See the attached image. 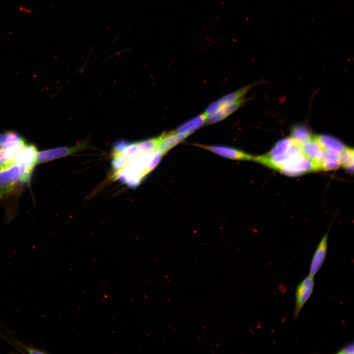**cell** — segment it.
<instances>
[{"mask_svg":"<svg viewBox=\"0 0 354 354\" xmlns=\"http://www.w3.org/2000/svg\"><path fill=\"white\" fill-rule=\"evenodd\" d=\"M341 165L346 169L353 172L354 165V150L353 148L347 147L340 154Z\"/></svg>","mask_w":354,"mask_h":354,"instance_id":"d6986e66","label":"cell"},{"mask_svg":"<svg viewBox=\"0 0 354 354\" xmlns=\"http://www.w3.org/2000/svg\"><path fill=\"white\" fill-rule=\"evenodd\" d=\"M88 146V142L86 140L73 146L58 147L37 152L36 163L39 164L70 155L86 149Z\"/></svg>","mask_w":354,"mask_h":354,"instance_id":"277c9868","label":"cell"},{"mask_svg":"<svg viewBox=\"0 0 354 354\" xmlns=\"http://www.w3.org/2000/svg\"><path fill=\"white\" fill-rule=\"evenodd\" d=\"M327 247V235H325L317 247L311 262L309 275L314 276L325 260Z\"/></svg>","mask_w":354,"mask_h":354,"instance_id":"8fae6325","label":"cell"},{"mask_svg":"<svg viewBox=\"0 0 354 354\" xmlns=\"http://www.w3.org/2000/svg\"><path fill=\"white\" fill-rule=\"evenodd\" d=\"M207 118L204 113L199 115L179 126L175 131L187 137L203 125L206 123Z\"/></svg>","mask_w":354,"mask_h":354,"instance_id":"5bb4252c","label":"cell"},{"mask_svg":"<svg viewBox=\"0 0 354 354\" xmlns=\"http://www.w3.org/2000/svg\"><path fill=\"white\" fill-rule=\"evenodd\" d=\"M24 142H26L24 138L15 132L0 134V144L3 145V149H7Z\"/></svg>","mask_w":354,"mask_h":354,"instance_id":"e0dca14e","label":"cell"},{"mask_svg":"<svg viewBox=\"0 0 354 354\" xmlns=\"http://www.w3.org/2000/svg\"><path fill=\"white\" fill-rule=\"evenodd\" d=\"M1 149H3V145L0 144V150Z\"/></svg>","mask_w":354,"mask_h":354,"instance_id":"603a6c76","label":"cell"},{"mask_svg":"<svg viewBox=\"0 0 354 354\" xmlns=\"http://www.w3.org/2000/svg\"><path fill=\"white\" fill-rule=\"evenodd\" d=\"M36 147L27 144L16 154L14 162L19 167L20 180L28 183L30 180L32 171L36 165Z\"/></svg>","mask_w":354,"mask_h":354,"instance_id":"3957f363","label":"cell"},{"mask_svg":"<svg viewBox=\"0 0 354 354\" xmlns=\"http://www.w3.org/2000/svg\"><path fill=\"white\" fill-rule=\"evenodd\" d=\"M305 156L312 160L316 167V171H319V164L324 155V150L313 135L312 138L301 145Z\"/></svg>","mask_w":354,"mask_h":354,"instance_id":"9c48e42d","label":"cell"},{"mask_svg":"<svg viewBox=\"0 0 354 354\" xmlns=\"http://www.w3.org/2000/svg\"><path fill=\"white\" fill-rule=\"evenodd\" d=\"M313 136L311 131L307 126L298 125L292 128L290 137L295 142L301 145L311 139Z\"/></svg>","mask_w":354,"mask_h":354,"instance_id":"2e32d148","label":"cell"},{"mask_svg":"<svg viewBox=\"0 0 354 354\" xmlns=\"http://www.w3.org/2000/svg\"><path fill=\"white\" fill-rule=\"evenodd\" d=\"M315 137L322 146L324 151L333 152L340 154L347 148L338 139L328 135H315Z\"/></svg>","mask_w":354,"mask_h":354,"instance_id":"4fadbf2b","label":"cell"},{"mask_svg":"<svg viewBox=\"0 0 354 354\" xmlns=\"http://www.w3.org/2000/svg\"><path fill=\"white\" fill-rule=\"evenodd\" d=\"M295 142L291 137L282 139L278 142L271 150L266 154L271 157L283 154L289 150Z\"/></svg>","mask_w":354,"mask_h":354,"instance_id":"ac0fdd59","label":"cell"},{"mask_svg":"<svg viewBox=\"0 0 354 354\" xmlns=\"http://www.w3.org/2000/svg\"><path fill=\"white\" fill-rule=\"evenodd\" d=\"M338 354H353L354 353V345L353 343L349 344L346 346L342 348L337 352Z\"/></svg>","mask_w":354,"mask_h":354,"instance_id":"7402d4cb","label":"cell"},{"mask_svg":"<svg viewBox=\"0 0 354 354\" xmlns=\"http://www.w3.org/2000/svg\"><path fill=\"white\" fill-rule=\"evenodd\" d=\"M17 345L23 350L26 351L28 353L30 354H45L46 352L43 351V350L35 348L33 347H29L27 345L21 343L19 342H17Z\"/></svg>","mask_w":354,"mask_h":354,"instance_id":"44dd1931","label":"cell"},{"mask_svg":"<svg viewBox=\"0 0 354 354\" xmlns=\"http://www.w3.org/2000/svg\"><path fill=\"white\" fill-rule=\"evenodd\" d=\"M256 85V83H254L247 85L236 91L224 96L210 105L206 110L204 114L208 117L225 106L244 97L248 90Z\"/></svg>","mask_w":354,"mask_h":354,"instance_id":"52a82bcc","label":"cell"},{"mask_svg":"<svg viewBox=\"0 0 354 354\" xmlns=\"http://www.w3.org/2000/svg\"><path fill=\"white\" fill-rule=\"evenodd\" d=\"M340 166V154L333 152L324 151L319 164V170H335Z\"/></svg>","mask_w":354,"mask_h":354,"instance_id":"9a60e30c","label":"cell"},{"mask_svg":"<svg viewBox=\"0 0 354 354\" xmlns=\"http://www.w3.org/2000/svg\"><path fill=\"white\" fill-rule=\"evenodd\" d=\"M158 151L163 155L183 141L186 137L175 130L163 133L158 136Z\"/></svg>","mask_w":354,"mask_h":354,"instance_id":"30bf717a","label":"cell"},{"mask_svg":"<svg viewBox=\"0 0 354 354\" xmlns=\"http://www.w3.org/2000/svg\"><path fill=\"white\" fill-rule=\"evenodd\" d=\"M13 163L11 162L6 154L5 150L1 149L0 150V170L3 169Z\"/></svg>","mask_w":354,"mask_h":354,"instance_id":"ffe728a7","label":"cell"},{"mask_svg":"<svg viewBox=\"0 0 354 354\" xmlns=\"http://www.w3.org/2000/svg\"><path fill=\"white\" fill-rule=\"evenodd\" d=\"M244 102L245 98L243 97L225 106L218 111L208 116L206 121V124H211L221 121L238 109Z\"/></svg>","mask_w":354,"mask_h":354,"instance_id":"7c38bea8","label":"cell"},{"mask_svg":"<svg viewBox=\"0 0 354 354\" xmlns=\"http://www.w3.org/2000/svg\"><path fill=\"white\" fill-rule=\"evenodd\" d=\"M252 160L292 177L312 171L313 168L312 161L305 156L301 145L295 142L283 154L273 157L266 154L253 156Z\"/></svg>","mask_w":354,"mask_h":354,"instance_id":"7a4b0ae2","label":"cell"},{"mask_svg":"<svg viewBox=\"0 0 354 354\" xmlns=\"http://www.w3.org/2000/svg\"><path fill=\"white\" fill-rule=\"evenodd\" d=\"M314 277L308 275L297 286L295 292V304L294 312L296 319L304 304L311 296L314 289Z\"/></svg>","mask_w":354,"mask_h":354,"instance_id":"8992f818","label":"cell"},{"mask_svg":"<svg viewBox=\"0 0 354 354\" xmlns=\"http://www.w3.org/2000/svg\"><path fill=\"white\" fill-rule=\"evenodd\" d=\"M195 146L208 150L222 157L239 160H251L253 156L240 150L226 146H208L196 144Z\"/></svg>","mask_w":354,"mask_h":354,"instance_id":"ba28073f","label":"cell"},{"mask_svg":"<svg viewBox=\"0 0 354 354\" xmlns=\"http://www.w3.org/2000/svg\"><path fill=\"white\" fill-rule=\"evenodd\" d=\"M19 178V167L15 163L0 170V199L13 191Z\"/></svg>","mask_w":354,"mask_h":354,"instance_id":"5b68a950","label":"cell"},{"mask_svg":"<svg viewBox=\"0 0 354 354\" xmlns=\"http://www.w3.org/2000/svg\"><path fill=\"white\" fill-rule=\"evenodd\" d=\"M157 148V137L115 143L111 152L112 177L131 188L137 187L161 160L163 155Z\"/></svg>","mask_w":354,"mask_h":354,"instance_id":"6da1fadb","label":"cell"}]
</instances>
